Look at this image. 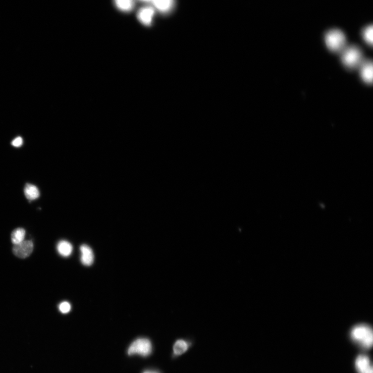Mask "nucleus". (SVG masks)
<instances>
[{
    "label": "nucleus",
    "mask_w": 373,
    "mask_h": 373,
    "mask_svg": "<svg viewBox=\"0 0 373 373\" xmlns=\"http://www.w3.org/2000/svg\"><path fill=\"white\" fill-rule=\"evenodd\" d=\"M350 337L354 343L364 349H369L373 345V330L368 324L361 323L354 326L350 331Z\"/></svg>",
    "instance_id": "obj_1"
},
{
    "label": "nucleus",
    "mask_w": 373,
    "mask_h": 373,
    "mask_svg": "<svg viewBox=\"0 0 373 373\" xmlns=\"http://www.w3.org/2000/svg\"><path fill=\"white\" fill-rule=\"evenodd\" d=\"M341 53V60L349 68L355 69L360 67L364 62L363 53L355 45L346 47Z\"/></svg>",
    "instance_id": "obj_2"
},
{
    "label": "nucleus",
    "mask_w": 373,
    "mask_h": 373,
    "mask_svg": "<svg viewBox=\"0 0 373 373\" xmlns=\"http://www.w3.org/2000/svg\"><path fill=\"white\" fill-rule=\"evenodd\" d=\"M325 42L329 50L341 52L346 47V38L344 33L340 30H331L326 33Z\"/></svg>",
    "instance_id": "obj_3"
},
{
    "label": "nucleus",
    "mask_w": 373,
    "mask_h": 373,
    "mask_svg": "<svg viewBox=\"0 0 373 373\" xmlns=\"http://www.w3.org/2000/svg\"><path fill=\"white\" fill-rule=\"evenodd\" d=\"M152 344L148 338H140L134 341L128 350L129 355H139L148 357L152 352Z\"/></svg>",
    "instance_id": "obj_4"
},
{
    "label": "nucleus",
    "mask_w": 373,
    "mask_h": 373,
    "mask_svg": "<svg viewBox=\"0 0 373 373\" xmlns=\"http://www.w3.org/2000/svg\"><path fill=\"white\" fill-rule=\"evenodd\" d=\"M33 243L32 241L27 240L14 245L13 249L14 254L17 257L24 259L29 257L33 251Z\"/></svg>",
    "instance_id": "obj_5"
},
{
    "label": "nucleus",
    "mask_w": 373,
    "mask_h": 373,
    "mask_svg": "<svg viewBox=\"0 0 373 373\" xmlns=\"http://www.w3.org/2000/svg\"><path fill=\"white\" fill-rule=\"evenodd\" d=\"M155 13V9L152 6H144L138 10L137 18L143 25L150 26L152 24Z\"/></svg>",
    "instance_id": "obj_6"
},
{
    "label": "nucleus",
    "mask_w": 373,
    "mask_h": 373,
    "mask_svg": "<svg viewBox=\"0 0 373 373\" xmlns=\"http://www.w3.org/2000/svg\"><path fill=\"white\" fill-rule=\"evenodd\" d=\"M355 367L358 373H373L371 360L366 355H361L357 358Z\"/></svg>",
    "instance_id": "obj_7"
},
{
    "label": "nucleus",
    "mask_w": 373,
    "mask_h": 373,
    "mask_svg": "<svg viewBox=\"0 0 373 373\" xmlns=\"http://www.w3.org/2000/svg\"><path fill=\"white\" fill-rule=\"evenodd\" d=\"M153 7L162 14L171 12L174 5V0H152Z\"/></svg>",
    "instance_id": "obj_8"
},
{
    "label": "nucleus",
    "mask_w": 373,
    "mask_h": 373,
    "mask_svg": "<svg viewBox=\"0 0 373 373\" xmlns=\"http://www.w3.org/2000/svg\"><path fill=\"white\" fill-rule=\"evenodd\" d=\"M362 79L367 83H373V62L370 60L364 61L360 66Z\"/></svg>",
    "instance_id": "obj_9"
},
{
    "label": "nucleus",
    "mask_w": 373,
    "mask_h": 373,
    "mask_svg": "<svg viewBox=\"0 0 373 373\" xmlns=\"http://www.w3.org/2000/svg\"><path fill=\"white\" fill-rule=\"evenodd\" d=\"M81 254V261L85 266H90L94 262V254L92 249L87 245H83L80 247Z\"/></svg>",
    "instance_id": "obj_10"
},
{
    "label": "nucleus",
    "mask_w": 373,
    "mask_h": 373,
    "mask_svg": "<svg viewBox=\"0 0 373 373\" xmlns=\"http://www.w3.org/2000/svg\"><path fill=\"white\" fill-rule=\"evenodd\" d=\"M116 7L121 12L129 13L134 9L135 0H114Z\"/></svg>",
    "instance_id": "obj_11"
},
{
    "label": "nucleus",
    "mask_w": 373,
    "mask_h": 373,
    "mask_svg": "<svg viewBox=\"0 0 373 373\" xmlns=\"http://www.w3.org/2000/svg\"><path fill=\"white\" fill-rule=\"evenodd\" d=\"M57 251L58 253L62 257H69L73 251L72 244L66 241H61L57 245Z\"/></svg>",
    "instance_id": "obj_12"
},
{
    "label": "nucleus",
    "mask_w": 373,
    "mask_h": 373,
    "mask_svg": "<svg viewBox=\"0 0 373 373\" xmlns=\"http://www.w3.org/2000/svg\"><path fill=\"white\" fill-rule=\"evenodd\" d=\"M188 343L183 339L177 340L173 346V353L176 356L182 355L187 351Z\"/></svg>",
    "instance_id": "obj_13"
},
{
    "label": "nucleus",
    "mask_w": 373,
    "mask_h": 373,
    "mask_svg": "<svg viewBox=\"0 0 373 373\" xmlns=\"http://www.w3.org/2000/svg\"><path fill=\"white\" fill-rule=\"evenodd\" d=\"M24 193L29 200H36L40 195L39 189L36 186L29 184L26 185Z\"/></svg>",
    "instance_id": "obj_14"
},
{
    "label": "nucleus",
    "mask_w": 373,
    "mask_h": 373,
    "mask_svg": "<svg viewBox=\"0 0 373 373\" xmlns=\"http://www.w3.org/2000/svg\"><path fill=\"white\" fill-rule=\"evenodd\" d=\"M26 231L24 229L17 228L11 234V240L14 245L18 244L25 240Z\"/></svg>",
    "instance_id": "obj_15"
},
{
    "label": "nucleus",
    "mask_w": 373,
    "mask_h": 373,
    "mask_svg": "<svg viewBox=\"0 0 373 373\" xmlns=\"http://www.w3.org/2000/svg\"><path fill=\"white\" fill-rule=\"evenodd\" d=\"M373 26L366 27L363 31V35L365 41L369 44H373Z\"/></svg>",
    "instance_id": "obj_16"
},
{
    "label": "nucleus",
    "mask_w": 373,
    "mask_h": 373,
    "mask_svg": "<svg viewBox=\"0 0 373 373\" xmlns=\"http://www.w3.org/2000/svg\"><path fill=\"white\" fill-rule=\"evenodd\" d=\"M59 311L63 314H67L70 312L71 310V304L67 302H63L59 305Z\"/></svg>",
    "instance_id": "obj_17"
},
{
    "label": "nucleus",
    "mask_w": 373,
    "mask_h": 373,
    "mask_svg": "<svg viewBox=\"0 0 373 373\" xmlns=\"http://www.w3.org/2000/svg\"><path fill=\"white\" fill-rule=\"evenodd\" d=\"M22 143H23L22 139L21 137H18L12 141V145L16 148H19L22 145Z\"/></svg>",
    "instance_id": "obj_18"
},
{
    "label": "nucleus",
    "mask_w": 373,
    "mask_h": 373,
    "mask_svg": "<svg viewBox=\"0 0 373 373\" xmlns=\"http://www.w3.org/2000/svg\"><path fill=\"white\" fill-rule=\"evenodd\" d=\"M138 1L143 2V3H151L152 1V0H138Z\"/></svg>",
    "instance_id": "obj_19"
},
{
    "label": "nucleus",
    "mask_w": 373,
    "mask_h": 373,
    "mask_svg": "<svg viewBox=\"0 0 373 373\" xmlns=\"http://www.w3.org/2000/svg\"><path fill=\"white\" fill-rule=\"evenodd\" d=\"M144 373H158V372H155V371H146Z\"/></svg>",
    "instance_id": "obj_20"
}]
</instances>
